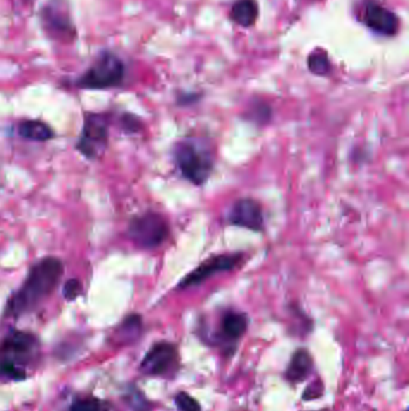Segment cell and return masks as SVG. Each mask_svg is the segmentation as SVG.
<instances>
[{
  "instance_id": "1",
  "label": "cell",
  "mask_w": 409,
  "mask_h": 411,
  "mask_svg": "<svg viewBox=\"0 0 409 411\" xmlns=\"http://www.w3.org/2000/svg\"><path fill=\"white\" fill-rule=\"evenodd\" d=\"M64 273L62 262L57 258H46L32 267L21 289L13 294L6 308L10 315L20 316L30 312L58 285Z\"/></svg>"
},
{
  "instance_id": "2",
  "label": "cell",
  "mask_w": 409,
  "mask_h": 411,
  "mask_svg": "<svg viewBox=\"0 0 409 411\" xmlns=\"http://www.w3.org/2000/svg\"><path fill=\"white\" fill-rule=\"evenodd\" d=\"M124 62L111 51H104L79 77L77 87L101 91L118 87L124 82Z\"/></svg>"
},
{
  "instance_id": "3",
  "label": "cell",
  "mask_w": 409,
  "mask_h": 411,
  "mask_svg": "<svg viewBox=\"0 0 409 411\" xmlns=\"http://www.w3.org/2000/svg\"><path fill=\"white\" fill-rule=\"evenodd\" d=\"M174 162L184 178L194 185H203L210 177L214 162L207 153L189 141L177 143L174 147Z\"/></svg>"
},
{
  "instance_id": "4",
  "label": "cell",
  "mask_w": 409,
  "mask_h": 411,
  "mask_svg": "<svg viewBox=\"0 0 409 411\" xmlns=\"http://www.w3.org/2000/svg\"><path fill=\"white\" fill-rule=\"evenodd\" d=\"M42 30L52 40L69 42L76 38L71 8L67 0H48L40 11Z\"/></svg>"
},
{
  "instance_id": "5",
  "label": "cell",
  "mask_w": 409,
  "mask_h": 411,
  "mask_svg": "<svg viewBox=\"0 0 409 411\" xmlns=\"http://www.w3.org/2000/svg\"><path fill=\"white\" fill-rule=\"evenodd\" d=\"M128 233L135 244L145 249H153L167 240L170 228L161 214L148 212L133 218L128 225Z\"/></svg>"
},
{
  "instance_id": "6",
  "label": "cell",
  "mask_w": 409,
  "mask_h": 411,
  "mask_svg": "<svg viewBox=\"0 0 409 411\" xmlns=\"http://www.w3.org/2000/svg\"><path fill=\"white\" fill-rule=\"evenodd\" d=\"M244 260V253L220 254V255L210 256L185 275L179 282L177 289L185 290L190 287H199L216 273L236 270V267L243 265Z\"/></svg>"
},
{
  "instance_id": "7",
  "label": "cell",
  "mask_w": 409,
  "mask_h": 411,
  "mask_svg": "<svg viewBox=\"0 0 409 411\" xmlns=\"http://www.w3.org/2000/svg\"><path fill=\"white\" fill-rule=\"evenodd\" d=\"M108 118L101 113H88L77 150L88 159L101 157L107 148Z\"/></svg>"
},
{
  "instance_id": "8",
  "label": "cell",
  "mask_w": 409,
  "mask_h": 411,
  "mask_svg": "<svg viewBox=\"0 0 409 411\" xmlns=\"http://www.w3.org/2000/svg\"><path fill=\"white\" fill-rule=\"evenodd\" d=\"M178 365V353L170 343L154 345L142 361L141 370L147 375L162 377L170 374Z\"/></svg>"
},
{
  "instance_id": "9",
  "label": "cell",
  "mask_w": 409,
  "mask_h": 411,
  "mask_svg": "<svg viewBox=\"0 0 409 411\" xmlns=\"http://www.w3.org/2000/svg\"><path fill=\"white\" fill-rule=\"evenodd\" d=\"M229 224L238 228H248L250 231L260 233L264 228V216L260 204L253 199H240L232 208Z\"/></svg>"
},
{
  "instance_id": "10",
  "label": "cell",
  "mask_w": 409,
  "mask_h": 411,
  "mask_svg": "<svg viewBox=\"0 0 409 411\" xmlns=\"http://www.w3.org/2000/svg\"><path fill=\"white\" fill-rule=\"evenodd\" d=\"M364 21L370 30L382 35H394L398 30L396 15L376 3H370L365 8Z\"/></svg>"
},
{
  "instance_id": "11",
  "label": "cell",
  "mask_w": 409,
  "mask_h": 411,
  "mask_svg": "<svg viewBox=\"0 0 409 411\" xmlns=\"http://www.w3.org/2000/svg\"><path fill=\"white\" fill-rule=\"evenodd\" d=\"M36 348V338L30 333L22 332V331L10 333L1 345V350L6 356L5 358L11 361L29 358Z\"/></svg>"
},
{
  "instance_id": "12",
  "label": "cell",
  "mask_w": 409,
  "mask_h": 411,
  "mask_svg": "<svg viewBox=\"0 0 409 411\" xmlns=\"http://www.w3.org/2000/svg\"><path fill=\"white\" fill-rule=\"evenodd\" d=\"M312 368H314V362L310 353L304 349L297 350L290 360L288 368L286 370V378L294 384L304 381L310 375Z\"/></svg>"
},
{
  "instance_id": "13",
  "label": "cell",
  "mask_w": 409,
  "mask_h": 411,
  "mask_svg": "<svg viewBox=\"0 0 409 411\" xmlns=\"http://www.w3.org/2000/svg\"><path fill=\"white\" fill-rule=\"evenodd\" d=\"M248 325V316L243 313L229 311L223 315L221 320V331L227 339L236 341L246 332Z\"/></svg>"
},
{
  "instance_id": "14",
  "label": "cell",
  "mask_w": 409,
  "mask_h": 411,
  "mask_svg": "<svg viewBox=\"0 0 409 411\" xmlns=\"http://www.w3.org/2000/svg\"><path fill=\"white\" fill-rule=\"evenodd\" d=\"M257 16H258V8L255 0H238L232 8V20L241 27L248 28L255 25Z\"/></svg>"
},
{
  "instance_id": "15",
  "label": "cell",
  "mask_w": 409,
  "mask_h": 411,
  "mask_svg": "<svg viewBox=\"0 0 409 411\" xmlns=\"http://www.w3.org/2000/svg\"><path fill=\"white\" fill-rule=\"evenodd\" d=\"M18 133L30 141H48L53 131L48 125L40 121H23L18 125Z\"/></svg>"
},
{
  "instance_id": "16",
  "label": "cell",
  "mask_w": 409,
  "mask_h": 411,
  "mask_svg": "<svg viewBox=\"0 0 409 411\" xmlns=\"http://www.w3.org/2000/svg\"><path fill=\"white\" fill-rule=\"evenodd\" d=\"M70 411H109V405L101 399L86 397L76 400L71 405Z\"/></svg>"
},
{
  "instance_id": "17",
  "label": "cell",
  "mask_w": 409,
  "mask_h": 411,
  "mask_svg": "<svg viewBox=\"0 0 409 411\" xmlns=\"http://www.w3.org/2000/svg\"><path fill=\"white\" fill-rule=\"evenodd\" d=\"M309 69L314 75H327L330 71V63L327 56L323 53L311 54L309 58Z\"/></svg>"
},
{
  "instance_id": "18",
  "label": "cell",
  "mask_w": 409,
  "mask_h": 411,
  "mask_svg": "<svg viewBox=\"0 0 409 411\" xmlns=\"http://www.w3.org/2000/svg\"><path fill=\"white\" fill-rule=\"evenodd\" d=\"M0 374L8 377L11 380H23L25 378V372L22 367L16 365V362L11 361V360H6L1 361L0 363Z\"/></svg>"
},
{
  "instance_id": "19",
  "label": "cell",
  "mask_w": 409,
  "mask_h": 411,
  "mask_svg": "<svg viewBox=\"0 0 409 411\" xmlns=\"http://www.w3.org/2000/svg\"><path fill=\"white\" fill-rule=\"evenodd\" d=\"M175 405L179 411H201L199 402L185 392H180L179 395H177Z\"/></svg>"
},
{
  "instance_id": "20",
  "label": "cell",
  "mask_w": 409,
  "mask_h": 411,
  "mask_svg": "<svg viewBox=\"0 0 409 411\" xmlns=\"http://www.w3.org/2000/svg\"><path fill=\"white\" fill-rule=\"evenodd\" d=\"M82 282L77 279H71L62 287V295L67 301H74L82 294Z\"/></svg>"
},
{
  "instance_id": "21",
  "label": "cell",
  "mask_w": 409,
  "mask_h": 411,
  "mask_svg": "<svg viewBox=\"0 0 409 411\" xmlns=\"http://www.w3.org/2000/svg\"><path fill=\"white\" fill-rule=\"evenodd\" d=\"M321 384H314L312 386L307 387V390L304 393V398L305 399H314L317 398L319 396L322 395V387H319V390H316Z\"/></svg>"
},
{
  "instance_id": "22",
  "label": "cell",
  "mask_w": 409,
  "mask_h": 411,
  "mask_svg": "<svg viewBox=\"0 0 409 411\" xmlns=\"http://www.w3.org/2000/svg\"><path fill=\"white\" fill-rule=\"evenodd\" d=\"M123 123L125 124V128L128 130H131V131H136L140 128V122L137 121L136 118L128 116V115L124 116Z\"/></svg>"
}]
</instances>
